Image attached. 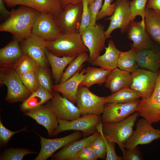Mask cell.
Instances as JSON below:
<instances>
[{"label":"cell","instance_id":"28","mask_svg":"<svg viewBox=\"0 0 160 160\" xmlns=\"http://www.w3.org/2000/svg\"><path fill=\"white\" fill-rule=\"evenodd\" d=\"M45 54L52 69L55 84L60 83L66 67L77 57H59L50 52L46 49Z\"/></svg>","mask_w":160,"mask_h":160},{"label":"cell","instance_id":"33","mask_svg":"<svg viewBox=\"0 0 160 160\" xmlns=\"http://www.w3.org/2000/svg\"><path fill=\"white\" fill-rule=\"evenodd\" d=\"M89 55L87 52H84L77 56L68 65L64 71L60 83H62L74 76L80 69L83 68V63L88 61Z\"/></svg>","mask_w":160,"mask_h":160},{"label":"cell","instance_id":"9","mask_svg":"<svg viewBox=\"0 0 160 160\" xmlns=\"http://www.w3.org/2000/svg\"><path fill=\"white\" fill-rule=\"evenodd\" d=\"M137 108L140 116L152 124L160 121V70L155 87L152 95L147 98H141Z\"/></svg>","mask_w":160,"mask_h":160},{"label":"cell","instance_id":"47","mask_svg":"<svg viewBox=\"0 0 160 160\" xmlns=\"http://www.w3.org/2000/svg\"><path fill=\"white\" fill-rule=\"evenodd\" d=\"M146 8L160 11V0H148Z\"/></svg>","mask_w":160,"mask_h":160},{"label":"cell","instance_id":"43","mask_svg":"<svg viewBox=\"0 0 160 160\" xmlns=\"http://www.w3.org/2000/svg\"><path fill=\"white\" fill-rule=\"evenodd\" d=\"M116 4V1L111 4V0H104L103 4L97 15L96 21L111 16L115 10Z\"/></svg>","mask_w":160,"mask_h":160},{"label":"cell","instance_id":"24","mask_svg":"<svg viewBox=\"0 0 160 160\" xmlns=\"http://www.w3.org/2000/svg\"><path fill=\"white\" fill-rule=\"evenodd\" d=\"M105 53L99 55L90 63L105 70H113L117 68L118 63L121 52L116 47L111 40L108 41V46L105 47Z\"/></svg>","mask_w":160,"mask_h":160},{"label":"cell","instance_id":"48","mask_svg":"<svg viewBox=\"0 0 160 160\" xmlns=\"http://www.w3.org/2000/svg\"><path fill=\"white\" fill-rule=\"evenodd\" d=\"M5 4L4 0H0V12L2 16L8 17L10 14V11L6 9Z\"/></svg>","mask_w":160,"mask_h":160},{"label":"cell","instance_id":"23","mask_svg":"<svg viewBox=\"0 0 160 160\" xmlns=\"http://www.w3.org/2000/svg\"><path fill=\"white\" fill-rule=\"evenodd\" d=\"M97 131L93 134L82 139L73 141L65 145L52 156V160H69L90 143L98 135Z\"/></svg>","mask_w":160,"mask_h":160},{"label":"cell","instance_id":"10","mask_svg":"<svg viewBox=\"0 0 160 160\" xmlns=\"http://www.w3.org/2000/svg\"><path fill=\"white\" fill-rule=\"evenodd\" d=\"M53 97L45 105L54 114L58 120L71 121L80 117L81 113L75 104L60 93L54 91Z\"/></svg>","mask_w":160,"mask_h":160},{"label":"cell","instance_id":"22","mask_svg":"<svg viewBox=\"0 0 160 160\" xmlns=\"http://www.w3.org/2000/svg\"><path fill=\"white\" fill-rule=\"evenodd\" d=\"M85 69L86 68H81L65 81L53 85L54 91L61 93L63 97L75 104L78 88L83 79Z\"/></svg>","mask_w":160,"mask_h":160},{"label":"cell","instance_id":"11","mask_svg":"<svg viewBox=\"0 0 160 160\" xmlns=\"http://www.w3.org/2000/svg\"><path fill=\"white\" fill-rule=\"evenodd\" d=\"M136 126L135 130L124 144L125 149H132L139 145L148 144L160 138V130L154 128L145 119L139 120Z\"/></svg>","mask_w":160,"mask_h":160},{"label":"cell","instance_id":"51","mask_svg":"<svg viewBox=\"0 0 160 160\" xmlns=\"http://www.w3.org/2000/svg\"><path fill=\"white\" fill-rule=\"evenodd\" d=\"M114 0H111V3H112Z\"/></svg>","mask_w":160,"mask_h":160},{"label":"cell","instance_id":"39","mask_svg":"<svg viewBox=\"0 0 160 160\" xmlns=\"http://www.w3.org/2000/svg\"><path fill=\"white\" fill-rule=\"evenodd\" d=\"M103 124L100 123L96 129L102 135L104 140L106 149V160H122V157L118 156L116 152L115 143L108 139L104 134L102 129Z\"/></svg>","mask_w":160,"mask_h":160},{"label":"cell","instance_id":"29","mask_svg":"<svg viewBox=\"0 0 160 160\" xmlns=\"http://www.w3.org/2000/svg\"><path fill=\"white\" fill-rule=\"evenodd\" d=\"M112 71L88 67L86 68L83 79L79 86L89 88L95 84L101 85L105 82Z\"/></svg>","mask_w":160,"mask_h":160},{"label":"cell","instance_id":"30","mask_svg":"<svg viewBox=\"0 0 160 160\" xmlns=\"http://www.w3.org/2000/svg\"><path fill=\"white\" fill-rule=\"evenodd\" d=\"M52 93L41 87H39L20 105L21 111L23 112L39 106L51 99Z\"/></svg>","mask_w":160,"mask_h":160},{"label":"cell","instance_id":"12","mask_svg":"<svg viewBox=\"0 0 160 160\" xmlns=\"http://www.w3.org/2000/svg\"><path fill=\"white\" fill-rule=\"evenodd\" d=\"M115 10L111 17L105 19L110 21L109 26L105 31L106 39L111 37V34L115 30L120 28L121 33L127 31L131 22V12L129 0H116Z\"/></svg>","mask_w":160,"mask_h":160},{"label":"cell","instance_id":"21","mask_svg":"<svg viewBox=\"0 0 160 160\" xmlns=\"http://www.w3.org/2000/svg\"><path fill=\"white\" fill-rule=\"evenodd\" d=\"M139 68L157 73L160 70V51L152 46L136 52Z\"/></svg>","mask_w":160,"mask_h":160},{"label":"cell","instance_id":"19","mask_svg":"<svg viewBox=\"0 0 160 160\" xmlns=\"http://www.w3.org/2000/svg\"><path fill=\"white\" fill-rule=\"evenodd\" d=\"M23 115L31 117L38 124L44 126L50 137L52 136L58 124L55 115L45 105L23 112Z\"/></svg>","mask_w":160,"mask_h":160},{"label":"cell","instance_id":"2","mask_svg":"<svg viewBox=\"0 0 160 160\" xmlns=\"http://www.w3.org/2000/svg\"><path fill=\"white\" fill-rule=\"evenodd\" d=\"M46 49L59 57L77 56L89 52L79 33H61L55 40L47 41Z\"/></svg>","mask_w":160,"mask_h":160},{"label":"cell","instance_id":"16","mask_svg":"<svg viewBox=\"0 0 160 160\" xmlns=\"http://www.w3.org/2000/svg\"><path fill=\"white\" fill-rule=\"evenodd\" d=\"M32 34L47 41L55 40L62 33L52 15L40 12L33 25Z\"/></svg>","mask_w":160,"mask_h":160},{"label":"cell","instance_id":"36","mask_svg":"<svg viewBox=\"0 0 160 160\" xmlns=\"http://www.w3.org/2000/svg\"><path fill=\"white\" fill-rule=\"evenodd\" d=\"M39 87H42L53 93L52 82L48 68L39 66L35 71Z\"/></svg>","mask_w":160,"mask_h":160},{"label":"cell","instance_id":"1","mask_svg":"<svg viewBox=\"0 0 160 160\" xmlns=\"http://www.w3.org/2000/svg\"><path fill=\"white\" fill-rule=\"evenodd\" d=\"M40 12L22 5L16 9H12L6 20L0 25V31L9 32L14 39L20 41L32 34L33 24Z\"/></svg>","mask_w":160,"mask_h":160},{"label":"cell","instance_id":"6","mask_svg":"<svg viewBox=\"0 0 160 160\" xmlns=\"http://www.w3.org/2000/svg\"><path fill=\"white\" fill-rule=\"evenodd\" d=\"M107 97H100L92 93L89 88L79 86L76 99V106L81 115L93 114L100 115L107 103Z\"/></svg>","mask_w":160,"mask_h":160},{"label":"cell","instance_id":"46","mask_svg":"<svg viewBox=\"0 0 160 160\" xmlns=\"http://www.w3.org/2000/svg\"><path fill=\"white\" fill-rule=\"evenodd\" d=\"M123 160H142L143 158L137 146L132 149H126L123 154Z\"/></svg>","mask_w":160,"mask_h":160},{"label":"cell","instance_id":"35","mask_svg":"<svg viewBox=\"0 0 160 160\" xmlns=\"http://www.w3.org/2000/svg\"><path fill=\"white\" fill-rule=\"evenodd\" d=\"M40 66L34 59L29 56L23 55L16 62L14 68L19 75L31 71H35Z\"/></svg>","mask_w":160,"mask_h":160},{"label":"cell","instance_id":"20","mask_svg":"<svg viewBox=\"0 0 160 160\" xmlns=\"http://www.w3.org/2000/svg\"><path fill=\"white\" fill-rule=\"evenodd\" d=\"M126 32L128 38L133 42L131 44V49L137 52L152 45V41L141 20L131 21Z\"/></svg>","mask_w":160,"mask_h":160},{"label":"cell","instance_id":"42","mask_svg":"<svg viewBox=\"0 0 160 160\" xmlns=\"http://www.w3.org/2000/svg\"><path fill=\"white\" fill-rule=\"evenodd\" d=\"M96 156L89 145L84 147L69 160H97Z\"/></svg>","mask_w":160,"mask_h":160},{"label":"cell","instance_id":"4","mask_svg":"<svg viewBox=\"0 0 160 160\" xmlns=\"http://www.w3.org/2000/svg\"><path fill=\"white\" fill-rule=\"evenodd\" d=\"M138 116L139 113L136 111L122 121L102 124L104 135L110 140L118 144L123 154L126 150L124 144L133 133V127Z\"/></svg>","mask_w":160,"mask_h":160},{"label":"cell","instance_id":"3","mask_svg":"<svg viewBox=\"0 0 160 160\" xmlns=\"http://www.w3.org/2000/svg\"><path fill=\"white\" fill-rule=\"evenodd\" d=\"M0 83L7 87L5 100L9 103H23L32 94L24 85L14 66L0 65Z\"/></svg>","mask_w":160,"mask_h":160},{"label":"cell","instance_id":"5","mask_svg":"<svg viewBox=\"0 0 160 160\" xmlns=\"http://www.w3.org/2000/svg\"><path fill=\"white\" fill-rule=\"evenodd\" d=\"M58 124L52 134L54 137L62 132L74 130L82 132L84 137L89 136L97 131L96 128L102 123L100 115L87 114L71 121L58 120Z\"/></svg>","mask_w":160,"mask_h":160},{"label":"cell","instance_id":"15","mask_svg":"<svg viewBox=\"0 0 160 160\" xmlns=\"http://www.w3.org/2000/svg\"><path fill=\"white\" fill-rule=\"evenodd\" d=\"M20 42V45L23 55L31 57L40 66L48 68L49 63L45 54L47 41L32 34Z\"/></svg>","mask_w":160,"mask_h":160},{"label":"cell","instance_id":"37","mask_svg":"<svg viewBox=\"0 0 160 160\" xmlns=\"http://www.w3.org/2000/svg\"><path fill=\"white\" fill-rule=\"evenodd\" d=\"M148 0H132L129 2L131 21L134 20L137 16L142 18V23L145 25V9Z\"/></svg>","mask_w":160,"mask_h":160},{"label":"cell","instance_id":"17","mask_svg":"<svg viewBox=\"0 0 160 160\" xmlns=\"http://www.w3.org/2000/svg\"><path fill=\"white\" fill-rule=\"evenodd\" d=\"M130 87L140 94L141 98H147L152 94L156 83L158 72L139 68L131 73Z\"/></svg>","mask_w":160,"mask_h":160},{"label":"cell","instance_id":"41","mask_svg":"<svg viewBox=\"0 0 160 160\" xmlns=\"http://www.w3.org/2000/svg\"><path fill=\"white\" fill-rule=\"evenodd\" d=\"M23 131L28 132L27 126L16 131H13L6 128L0 119V145L1 147L6 146L9 141L15 134Z\"/></svg>","mask_w":160,"mask_h":160},{"label":"cell","instance_id":"50","mask_svg":"<svg viewBox=\"0 0 160 160\" xmlns=\"http://www.w3.org/2000/svg\"><path fill=\"white\" fill-rule=\"evenodd\" d=\"M95 0H88V5L92 4Z\"/></svg>","mask_w":160,"mask_h":160},{"label":"cell","instance_id":"32","mask_svg":"<svg viewBox=\"0 0 160 160\" xmlns=\"http://www.w3.org/2000/svg\"><path fill=\"white\" fill-rule=\"evenodd\" d=\"M117 67L131 73L139 68L137 60L136 52L131 49L126 52L121 51Z\"/></svg>","mask_w":160,"mask_h":160},{"label":"cell","instance_id":"27","mask_svg":"<svg viewBox=\"0 0 160 160\" xmlns=\"http://www.w3.org/2000/svg\"><path fill=\"white\" fill-rule=\"evenodd\" d=\"M19 40L14 39L0 49V65L14 66L23 55Z\"/></svg>","mask_w":160,"mask_h":160},{"label":"cell","instance_id":"8","mask_svg":"<svg viewBox=\"0 0 160 160\" xmlns=\"http://www.w3.org/2000/svg\"><path fill=\"white\" fill-rule=\"evenodd\" d=\"M105 31L103 25L96 23L89 25L81 34L83 41L89 52L88 61L90 63L105 49L106 39Z\"/></svg>","mask_w":160,"mask_h":160},{"label":"cell","instance_id":"25","mask_svg":"<svg viewBox=\"0 0 160 160\" xmlns=\"http://www.w3.org/2000/svg\"><path fill=\"white\" fill-rule=\"evenodd\" d=\"M132 81L131 73L118 67L112 70L105 82V86L112 94L130 87Z\"/></svg>","mask_w":160,"mask_h":160},{"label":"cell","instance_id":"44","mask_svg":"<svg viewBox=\"0 0 160 160\" xmlns=\"http://www.w3.org/2000/svg\"><path fill=\"white\" fill-rule=\"evenodd\" d=\"M83 10L81 22L79 33L81 34L89 25L90 20L89 11L88 8V0H83Z\"/></svg>","mask_w":160,"mask_h":160},{"label":"cell","instance_id":"40","mask_svg":"<svg viewBox=\"0 0 160 160\" xmlns=\"http://www.w3.org/2000/svg\"><path fill=\"white\" fill-rule=\"evenodd\" d=\"M19 76L25 87L32 93L39 88L35 71L27 72Z\"/></svg>","mask_w":160,"mask_h":160},{"label":"cell","instance_id":"31","mask_svg":"<svg viewBox=\"0 0 160 160\" xmlns=\"http://www.w3.org/2000/svg\"><path fill=\"white\" fill-rule=\"evenodd\" d=\"M141 97L140 94L130 87H128L123 88L107 96L106 102L126 103L139 99Z\"/></svg>","mask_w":160,"mask_h":160},{"label":"cell","instance_id":"13","mask_svg":"<svg viewBox=\"0 0 160 160\" xmlns=\"http://www.w3.org/2000/svg\"><path fill=\"white\" fill-rule=\"evenodd\" d=\"M139 99L126 103H107L105 105L102 117L103 124L123 120L136 111Z\"/></svg>","mask_w":160,"mask_h":160},{"label":"cell","instance_id":"34","mask_svg":"<svg viewBox=\"0 0 160 160\" xmlns=\"http://www.w3.org/2000/svg\"><path fill=\"white\" fill-rule=\"evenodd\" d=\"M27 148L9 147L4 149L0 154V160H22L26 155L38 154Z\"/></svg>","mask_w":160,"mask_h":160},{"label":"cell","instance_id":"38","mask_svg":"<svg viewBox=\"0 0 160 160\" xmlns=\"http://www.w3.org/2000/svg\"><path fill=\"white\" fill-rule=\"evenodd\" d=\"M89 145L92 148L98 159H105L106 147L103 138L100 132Z\"/></svg>","mask_w":160,"mask_h":160},{"label":"cell","instance_id":"49","mask_svg":"<svg viewBox=\"0 0 160 160\" xmlns=\"http://www.w3.org/2000/svg\"><path fill=\"white\" fill-rule=\"evenodd\" d=\"M83 0H60L62 7L68 4H76L82 2Z\"/></svg>","mask_w":160,"mask_h":160},{"label":"cell","instance_id":"7","mask_svg":"<svg viewBox=\"0 0 160 160\" xmlns=\"http://www.w3.org/2000/svg\"><path fill=\"white\" fill-rule=\"evenodd\" d=\"M63 10L55 20L62 33H79L83 10L82 2L76 4H68Z\"/></svg>","mask_w":160,"mask_h":160},{"label":"cell","instance_id":"14","mask_svg":"<svg viewBox=\"0 0 160 160\" xmlns=\"http://www.w3.org/2000/svg\"><path fill=\"white\" fill-rule=\"evenodd\" d=\"M37 134L40 138L41 148L34 160H47L58 150L73 141L81 139L84 136L82 132L78 131L64 137L54 139L46 138Z\"/></svg>","mask_w":160,"mask_h":160},{"label":"cell","instance_id":"26","mask_svg":"<svg viewBox=\"0 0 160 160\" xmlns=\"http://www.w3.org/2000/svg\"><path fill=\"white\" fill-rule=\"evenodd\" d=\"M145 23L151 41L160 46V11L146 8Z\"/></svg>","mask_w":160,"mask_h":160},{"label":"cell","instance_id":"18","mask_svg":"<svg viewBox=\"0 0 160 160\" xmlns=\"http://www.w3.org/2000/svg\"><path fill=\"white\" fill-rule=\"evenodd\" d=\"M6 6L13 7L24 6L34 9L40 12L57 17L63 10L60 0H4Z\"/></svg>","mask_w":160,"mask_h":160},{"label":"cell","instance_id":"45","mask_svg":"<svg viewBox=\"0 0 160 160\" xmlns=\"http://www.w3.org/2000/svg\"><path fill=\"white\" fill-rule=\"evenodd\" d=\"M103 1V0H95L92 4L89 5L90 16L89 25H94L96 24V17L102 7Z\"/></svg>","mask_w":160,"mask_h":160}]
</instances>
